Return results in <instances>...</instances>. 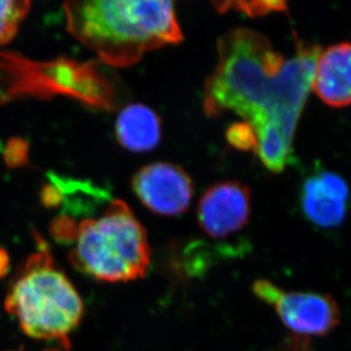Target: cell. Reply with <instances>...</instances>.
<instances>
[{
	"instance_id": "6da1fadb",
	"label": "cell",
	"mask_w": 351,
	"mask_h": 351,
	"mask_svg": "<svg viewBox=\"0 0 351 351\" xmlns=\"http://www.w3.org/2000/svg\"><path fill=\"white\" fill-rule=\"evenodd\" d=\"M217 53L205 84L206 114L232 112L245 119L255 130L261 162L271 172H282L292 156L321 47L298 41L287 60L263 34L240 27L219 38Z\"/></svg>"
},
{
	"instance_id": "7a4b0ae2",
	"label": "cell",
	"mask_w": 351,
	"mask_h": 351,
	"mask_svg": "<svg viewBox=\"0 0 351 351\" xmlns=\"http://www.w3.org/2000/svg\"><path fill=\"white\" fill-rule=\"evenodd\" d=\"M64 12L71 34L110 66H131L147 51L183 39L171 1H70Z\"/></svg>"
},
{
	"instance_id": "3957f363",
	"label": "cell",
	"mask_w": 351,
	"mask_h": 351,
	"mask_svg": "<svg viewBox=\"0 0 351 351\" xmlns=\"http://www.w3.org/2000/svg\"><path fill=\"white\" fill-rule=\"evenodd\" d=\"M37 239V252L20 266L8 289L5 309L16 318L24 335L69 350L84 305L70 278L57 267L48 245Z\"/></svg>"
},
{
	"instance_id": "277c9868",
	"label": "cell",
	"mask_w": 351,
	"mask_h": 351,
	"mask_svg": "<svg viewBox=\"0 0 351 351\" xmlns=\"http://www.w3.org/2000/svg\"><path fill=\"white\" fill-rule=\"evenodd\" d=\"M72 265L96 281L126 283L145 278L152 250L148 235L125 202L114 200L98 219L77 226Z\"/></svg>"
},
{
	"instance_id": "5b68a950",
	"label": "cell",
	"mask_w": 351,
	"mask_h": 351,
	"mask_svg": "<svg viewBox=\"0 0 351 351\" xmlns=\"http://www.w3.org/2000/svg\"><path fill=\"white\" fill-rule=\"evenodd\" d=\"M0 55V100L24 95H65L91 106L113 107L112 86L93 65L69 60L34 63L21 57Z\"/></svg>"
},
{
	"instance_id": "8992f818",
	"label": "cell",
	"mask_w": 351,
	"mask_h": 351,
	"mask_svg": "<svg viewBox=\"0 0 351 351\" xmlns=\"http://www.w3.org/2000/svg\"><path fill=\"white\" fill-rule=\"evenodd\" d=\"M252 292L272 307L297 343L308 345L313 338L328 335L341 321L338 302L330 295L289 291L265 278L252 283Z\"/></svg>"
},
{
	"instance_id": "52a82bcc",
	"label": "cell",
	"mask_w": 351,
	"mask_h": 351,
	"mask_svg": "<svg viewBox=\"0 0 351 351\" xmlns=\"http://www.w3.org/2000/svg\"><path fill=\"white\" fill-rule=\"evenodd\" d=\"M136 197L158 215L176 216L186 212L193 197V182L181 166L154 162L133 176Z\"/></svg>"
},
{
	"instance_id": "ba28073f",
	"label": "cell",
	"mask_w": 351,
	"mask_h": 351,
	"mask_svg": "<svg viewBox=\"0 0 351 351\" xmlns=\"http://www.w3.org/2000/svg\"><path fill=\"white\" fill-rule=\"evenodd\" d=\"M198 223L213 239L231 237L245 228L250 216V191L235 181L216 183L199 200Z\"/></svg>"
},
{
	"instance_id": "9c48e42d",
	"label": "cell",
	"mask_w": 351,
	"mask_h": 351,
	"mask_svg": "<svg viewBox=\"0 0 351 351\" xmlns=\"http://www.w3.org/2000/svg\"><path fill=\"white\" fill-rule=\"evenodd\" d=\"M348 184L337 173L322 171L308 176L300 191V206L314 226L332 229L345 221L349 205Z\"/></svg>"
},
{
	"instance_id": "30bf717a",
	"label": "cell",
	"mask_w": 351,
	"mask_h": 351,
	"mask_svg": "<svg viewBox=\"0 0 351 351\" xmlns=\"http://www.w3.org/2000/svg\"><path fill=\"white\" fill-rule=\"evenodd\" d=\"M312 89L328 106H350L351 43H337L319 53Z\"/></svg>"
},
{
	"instance_id": "8fae6325",
	"label": "cell",
	"mask_w": 351,
	"mask_h": 351,
	"mask_svg": "<svg viewBox=\"0 0 351 351\" xmlns=\"http://www.w3.org/2000/svg\"><path fill=\"white\" fill-rule=\"evenodd\" d=\"M117 138L126 149L145 153L156 148L162 138L160 119L149 107L132 104L119 113Z\"/></svg>"
},
{
	"instance_id": "7c38bea8",
	"label": "cell",
	"mask_w": 351,
	"mask_h": 351,
	"mask_svg": "<svg viewBox=\"0 0 351 351\" xmlns=\"http://www.w3.org/2000/svg\"><path fill=\"white\" fill-rule=\"evenodd\" d=\"M30 7L31 3L24 0L0 1V46L13 39Z\"/></svg>"
},
{
	"instance_id": "4fadbf2b",
	"label": "cell",
	"mask_w": 351,
	"mask_h": 351,
	"mask_svg": "<svg viewBox=\"0 0 351 351\" xmlns=\"http://www.w3.org/2000/svg\"><path fill=\"white\" fill-rule=\"evenodd\" d=\"M226 139L237 149L254 150L257 148V136L255 130L247 122L234 123L226 131Z\"/></svg>"
},
{
	"instance_id": "5bb4252c",
	"label": "cell",
	"mask_w": 351,
	"mask_h": 351,
	"mask_svg": "<svg viewBox=\"0 0 351 351\" xmlns=\"http://www.w3.org/2000/svg\"><path fill=\"white\" fill-rule=\"evenodd\" d=\"M219 10H241L250 16H264L272 12H281L287 10V3L282 1H254V3H215Z\"/></svg>"
},
{
	"instance_id": "9a60e30c",
	"label": "cell",
	"mask_w": 351,
	"mask_h": 351,
	"mask_svg": "<svg viewBox=\"0 0 351 351\" xmlns=\"http://www.w3.org/2000/svg\"><path fill=\"white\" fill-rule=\"evenodd\" d=\"M77 226L69 217L57 219L53 224V235L57 241L62 243L74 242L77 237Z\"/></svg>"
},
{
	"instance_id": "2e32d148",
	"label": "cell",
	"mask_w": 351,
	"mask_h": 351,
	"mask_svg": "<svg viewBox=\"0 0 351 351\" xmlns=\"http://www.w3.org/2000/svg\"><path fill=\"white\" fill-rule=\"evenodd\" d=\"M10 269V259L8 252L3 248H0V280L5 278Z\"/></svg>"
},
{
	"instance_id": "e0dca14e",
	"label": "cell",
	"mask_w": 351,
	"mask_h": 351,
	"mask_svg": "<svg viewBox=\"0 0 351 351\" xmlns=\"http://www.w3.org/2000/svg\"><path fill=\"white\" fill-rule=\"evenodd\" d=\"M45 351H60V350H57V349H46V350Z\"/></svg>"
}]
</instances>
